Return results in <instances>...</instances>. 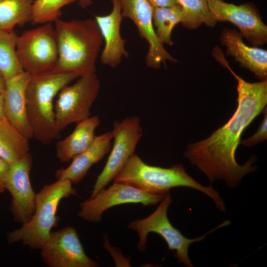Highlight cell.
<instances>
[{"label": "cell", "mask_w": 267, "mask_h": 267, "mask_svg": "<svg viewBox=\"0 0 267 267\" xmlns=\"http://www.w3.org/2000/svg\"><path fill=\"white\" fill-rule=\"evenodd\" d=\"M17 37L14 31L0 28V71L6 80L24 72L16 54Z\"/></svg>", "instance_id": "23"}, {"label": "cell", "mask_w": 267, "mask_h": 267, "mask_svg": "<svg viewBox=\"0 0 267 267\" xmlns=\"http://www.w3.org/2000/svg\"><path fill=\"white\" fill-rule=\"evenodd\" d=\"M225 54L234 58L242 67L252 71L260 81L267 80V51L256 46H249L243 41V37L235 29L224 28L220 36Z\"/></svg>", "instance_id": "16"}, {"label": "cell", "mask_w": 267, "mask_h": 267, "mask_svg": "<svg viewBox=\"0 0 267 267\" xmlns=\"http://www.w3.org/2000/svg\"><path fill=\"white\" fill-rule=\"evenodd\" d=\"M172 202L170 193L165 195L155 211L148 217L141 220H136L131 222L128 227L136 230L139 235L137 249L143 252L146 249L147 236L149 233L154 232L161 235L167 242L170 250L175 251L174 256L179 263L188 267H193L188 256V247L192 243L199 242L205 237L216 229L229 225L230 221H224L214 229L202 236L189 239L185 237L175 228L168 219V209Z\"/></svg>", "instance_id": "6"}, {"label": "cell", "mask_w": 267, "mask_h": 267, "mask_svg": "<svg viewBox=\"0 0 267 267\" xmlns=\"http://www.w3.org/2000/svg\"><path fill=\"white\" fill-rule=\"evenodd\" d=\"M79 4L82 7H86L89 6L93 2L91 0H77Z\"/></svg>", "instance_id": "31"}, {"label": "cell", "mask_w": 267, "mask_h": 267, "mask_svg": "<svg viewBox=\"0 0 267 267\" xmlns=\"http://www.w3.org/2000/svg\"><path fill=\"white\" fill-rule=\"evenodd\" d=\"M16 50L21 68L29 75L52 71L58 57L54 26L48 23L24 31L17 37Z\"/></svg>", "instance_id": "7"}, {"label": "cell", "mask_w": 267, "mask_h": 267, "mask_svg": "<svg viewBox=\"0 0 267 267\" xmlns=\"http://www.w3.org/2000/svg\"><path fill=\"white\" fill-rule=\"evenodd\" d=\"M180 5L184 17L181 22L187 29H195L202 24L214 27L217 21L213 18L207 0H175Z\"/></svg>", "instance_id": "24"}, {"label": "cell", "mask_w": 267, "mask_h": 267, "mask_svg": "<svg viewBox=\"0 0 267 267\" xmlns=\"http://www.w3.org/2000/svg\"><path fill=\"white\" fill-rule=\"evenodd\" d=\"M72 183L67 179H57L44 185L37 193L36 208L31 219L22 226L7 234L12 244L21 242L32 250L40 249L48 239L52 228L56 227L59 217L56 215L62 199L77 195Z\"/></svg>", "instance_id": "5"}, {"label": "cell", "mask_w": 267, "mask_h": 267, "mask_svg": "<svg viewBox=\"0 0 267 267\" xmlns=\"http://www.w3.org/2000/svg\"><path fill=\"white\" fill-rule=\"evenodd\" d=\"M112 138L111 131L95 136L91 144L74 157L67 167L56 170L55 175L57 179H67L72 183H79L91 166L110 151Z\"/></svg>", "instance_id": "18"}, {"label": "cell", "mask_w": 267, "mask_h": 267, "mask_svg": "<svg viewBox=\"0 0 267 267\" xmlns=\"http://www.w3.org/2000/svg\"><path fill=\"white\" fill-rule=\"evenodd\" d=\"M9 165L0 157V194L6 190V180Z\"/></svg>", "instance_id": "27"}, {"label": "cell", "mask_w": 267, "mask_h": 267, "mask_svg": "<svg viewBox=\"0 0 267 267\" xmlns=\"http://www.w3.org/2000/svg\"><path fill=\"white\" fill-rule=\"evenodd\" d=\"M78 78L74 84L66 86L58 93L54 111L59 133L69 125L89 117L91 107L98 95L100 82L95 72Z\"/></svg>", "instance_id": "8"}, {"label": "cell", "mask_w": 267, "mask_h": 267, "mask_svg": "<svg viewBox=\"0 0 267 267\" xmlns=\"http://www.w3.org/2000/svg\"><path fill=\"white\" fill-rule=\"evenodd\" d=\"M111 132L114 144L107 161L97 178L90 197L94 196L114 179L134 154L136 146L142 135L140 120L136 117H129L121 122H114Z\"/></svg>", "instance_id": "9"}, {"label": "cell", "mask_w": 267, "mask_h": 267, "mask_svg": "<svg viewBox=\"0 0 267 267\" xmlns=\"http://www.w3.org/2000/svg\"><path fill=\"white\" fill-rule=\"evenodd\" d=\"M5 117L4 107V98L3 94H0V120Z\"/></svg>", "instance_id": "30"}, {"label": "cell", "mask_w": 267, "mask_h": 267, "mask_svg": "<svg viewBox=\"0 0 267 267\" xmlns=\"http://www.w3.org/2000/svg\"><path fill=\"white\" fill-rule=\"evenodd\" d=\"M209 9L217 22L228 21L242 36L254 46L267 42V26L257 7L248 2L236 5L222 0H207Z\"/></svg>", "instance_id": "12"}, {"label": "cell", "mask_w": 267, "mask_h": 267, "mask_svg": "<svg viewBox=\"0 0 267 267\" xmlns=\"http://www.w3.org/2000/svg\"><path fill=\"white\" fill-rule=\"evenodd\" d=\"M220 63L237 80L238 105L234 113L222 127L210 136L187 146L184 156L211 182L223 180L229 187L238 185L242 178L254 172L255 158L242 165L235 160V151L243 131L263 111L267 104V80L249 83L237 75L225 58Z\"/></svg>", "instance_id": "1"}, {"label": "cell", "mask_w": 267, "mask_h": 267, "mask_svg": "<svg viewBox=\"0 0 267 267\" xmlns=\"http://www.w3.org/2000/svg\"><path fill=\"white\" fill-rule=\"evenodd\" d=\"M267 108L264 110V118L260 124L257 131L252 136L241 140L240 143L244 146L250 147L263 141L266 140L267 138Z\"/></svg>", "instance_id": "26"}, {"label": "cell", "mask_w": 267, "mask_h": 267, "mask_svg": "<svg viewBox=\"0 0 267 267\" xmlns=\"http://www.w3.org/2000/svg\"><path fill=\"white\" fill-rule=\"evenodd\" d=\"M112 9L106 15L96 16L95 20L104 42V46L100 55L103 65L117 67L123 57H128L129 53L125 47L126 40L121 35L120 28L123 18L119 0H111Z\"/></svg>", "instance_id": "15"}, {"label": "cell", "mask_w": 267, "mask_h": 267, "mask_svg": "<svg viewBox=\"0 0 267 267\" xmlns=\"http://www.w3.org/2000/svg\"><path fill=\"white\" fill-rule=\"evenodd\" d=\"M26 89L27 117L33 138L42 143L58 138L53 100L61 89L79 76L50 71L30 75Z\"/></svg>", "instance_id": "3"}, {"label": "cell", "mask_w": 267, "mask_h": 267, "mask_svg": "<svg viewBox=\"0 0 267 267\" xmlns=\"http://www.w3.org/2000/svg\"><path fill=\"white\" fill-rule=\"evenodd\" d=\"M124 17L132 20L135 24L140 37L145 39L148 44L145 57L146 65L158 69L167 61L178 62L165 49L158 39L153 23V8L147 0H119Z\"/></svg>", "instance_id": "14"}, {"label": "cell", "mask_w": 267, "mask_h": 267, "mask_svg": "<svg viewBox=\"0 0 267 267\" xmlns=\"http://www.w3.org/2000/svg\"><path fill=\"white\" fill-rule=\"evenodd\" d=\"M151 7H163L170 6L178 4L175 0H147Z\"/></svg>", "instance_id": "28"}, {"label": "cell", "mask_w": 267, "mask_h": 267, "mask_svg": "<svg viewBox=\"0 0 267 267\" xmlns=\"http://www.w3.org/2000/svg\"><path fill=\"white\" fill-rule=\"evenodd\" d=\"M184 17L182 8L178 4L153 8V23L155 33L163 44H173L172 32L177 24L182 21Z\"/></svg>", "instance_id": "22"}, {"label": "cell", "mask_w": 267, "mask_h": 267, "mask_svg": "<svg viewBox=\"0 0 267 267\" xmlns=\"http://www.w3.org/2000/svg\"><path fill=\"white\" fill-rule=\"evenodd\" d=\"M40 256L48 267H97L86 254L76 229L68 226L51 231L40 249Z\"/></svg>", "instance_id": "11"}, {"label": "cell", "mask_w": 267, "mask_h": 267, "mask_svg": "<svg viewBox=\"0 0 267 267\" xmlns=\"http://www.w3.org/2000/svg\"><path fill=\"white\" fill-rule=\"evenodd\" d=\"M100 124L98 116L89 117L77 123L73 132L56 144V154L61 163H66L87 149L93 141Z\"/></svg>", "instance_id": "19"}, {"label": "cell", "mask_w": 267, "mask_h": 267, "mask_svg": "<svg viewBox=\"0 0 267 267\" xmlns=\"http://www.w3.org/2000/svg\"><path fill=\"white\" fill-rule=\"evenodd\" d=\"M30 76L24 71L6 80L3 93L5 117L29 140L33 138L28 120L26 101V89Z\"/></svg>", "instance_id": "17"}, {"label": "cell", "mask_w": 267, "mask_h": 267, "mask_svg": "<svg viewBox=\"0 0 267 267\" xmlns=\"http://www.w3.org/2000/svg\"><path fill=\"white\" fill-rule=\"evenodd\" d=\"M29 139L6 117L0 120V157L9 165L29 153Z\"/></svg>", "instance_id": "20"}, {"label": "cell", "mask_w": 267, "mask_h": 267, "mask_svg": "<svg viewBox=\"0 0 267 267\" xmlns=\"http://www.w3.org/2000/svg\"><path fill=\"white\" fill-rule=\"evenodd\" d=\"M113 180L127 183L147 192L161 195L170 193L171 188L176 187L193 188L210 197L220 210H226L218 191L211 185L204 186L197 182L188 175L181 164L167 168L151 166L134 154Z\"/></svg>", "instance_id": "4"}, {"label": "cell", "mask_w": 267, "mask_h": 267, "mask_svg": "<svg viewBox=\"0 0 267 267\" xmlns=\"http://www.w3.org/2000/svg\"><path fill=\"white\" fill-rule=\"evenodd\" d=\"M33 159L28 153L9 165L5 188L12 197L10 206L14 222L24 224L32 218L36 208V195L30 180Z\"/></svg>", "instance_id": "13"}, {"label": "cell", "mask_w": 267, "mask_h": 267, "mask_svg": "<svg viewBox=\"0 0 267 267\" xmlns=\"http://www.w3.org/2000/svg\"><path fill=\"white\" fill-rule=\"evenodd\" d=\"M34 0H0V28L13 31L32 20Z\"/></svg>", "instance_id": "21"}, {"label": "cell", "mask_w": 267, "mask_h": 267, "mask_svg": "<svg viewBox=\"0 0 267 267\" xmlns=\"http://www.w3.org/2000/svg\"><path fill=\"white\" fill-rule=\"evenodd\" d=\"M58 57L52 70L81 77L95 72L96 62L103 42L94 19L55 22Z\"/></svg>", "instance_id": "2"}, {"label": "cell", "mask_w": 267, "mask_h": 267, "mask_svg": "<svg viewBox=\"0 0 267 267\" xmlns=\"http://www.w3.org/2000/svg\"><path fill=\"white\" fill-rule=\"evenodd\" d=\"M76 0H34L31 22L35 24L55 22L59 19L61 9Z\"/></svg>", "instance_id": "25"}, {"label": "cell", "mask_w": 267, "mask_h": 267, "mask_svg": "<svg viewBox=\"0 0 267 267\" xmlns=\"http://www.w3.org/2000/svg\"><path fill=\"white\" fill-rule=\"evenodd\" d=\"M165 196L147 192L127 183L114 182L108 188L101 189L93 197L81 202L78 216L89 222H99L103 212L112 207L130 203L155 205Z\"/></svg>", "instance_id": "10"}, {"label": "cell", "mask_w": 267, "mask_h": 267, "mask_svg": "<svg viewBox=\"0 0 267 267\" xmlns=\"http://www.w3.org/2000/svg\"><path fill=\"white\" fill-rule=\"evenodd\" d=\"M6 80L3 74L0 71V94H3L5 91Z\"/></svg>", "instance_id": "29"}]
</instances>
